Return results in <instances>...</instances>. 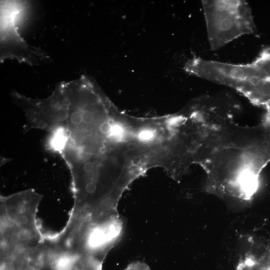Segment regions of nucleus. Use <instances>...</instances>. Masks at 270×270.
I'll return each instance as SVG.
<instances>
[{
	"label": "nucleus",
	"mask_w": 270,
	"mask_h": 270,
	"mask_svg": "<svg viewBox=\"0 0 270 270\" xmlns=\"http://www.w3.org/2000/svg\"><path fill=\"white\" fill-rule=\"evenodd\" d=\"M198 162L206 174L208 192L250 201L270 162V132L262 123L250 127L234 122L212 140Z\"/></svg>",
	"instance_id": "1"
},
{
	"label": "nucleus",
	"mask_w": 270,
	"mask_h": 270,
	"mask_svg": "<svg viewBox=\"0 0 270 270\" xmlns=\"http://www.w3.org/2000/svg\"><path fill=\"white\" fill-rule=\"evenodd\" d=\"M184 70L198 77L230 87L254 105L265 108L270 103V48L263 50L252 62L234 64L189 60Z\"/></svg>",
	"instance_id": "2"
},
{
	"label": "nucleus",
	"mask_w": 270,
	"mask_h": 270,
	"mask_svg": "<svg viewBox=\"0 0 270 270\" xmlns=\"http://www.w3.org/2000/svg\"><path fill=\"white\" fill-rule=\"evenodd\" d=\"M210 49L218 50L234 40L254 34L252 10L243 0H202Z\"/></svg>",
	"instance_id": "3"
},
{
	"label": "nucleus",
	"mask_w": 270,
	"mask_h": 270,
	"mask_svg": "<svg viewBox=\"0 0 270 270\" xmlns=\"http://www.w3.org/2000/svg\"><path fill=\"white\" fill-rule=\"evenodd\" d=\"M30 7L26 0H0V60L14 59L32 66L50 61L48 54L30 46L19 32V24Z\"/></svg>",
	"instance_id": "4"
},
{
	"label": "nucleus",
	"mask_w": 270,
	"mask_h": 270,
	"mask_svg": "<svg viewBox=\"0 0 270 270\" xmlns=\"http://www.w3.org/2000/svg\"><path fill=\"white\" fill-rule=\"evenodd\" d=\"M40 197L34 192L19 193L0 200V217L18 226L34 232H40L36 213Z\"/></svg>",
	"instance_id": "5"
},
{
	"label": "nucleus",
	"mask_w": 270,
	"mask_h": 270,
	"mask_svg": "<svg viewBox=\"0 0 270 270\" xmlns=\"http://www.w3.org/2000/svg\"><path fill=\"white\" fill-rule=\"evenodd\" d=\"M236 270H270V252L244 260L236 266Z\"/></svg>",
	"instance_id": "6"
},
{
	"label": "nucleus",
	"mask_w": 270,
	"mask_h": 270,
	"mask_svg": "<svg viewBox=\"0 0 270 270\" xmlns=\"http://www.w3.org/2000/svg\"><path fill=\"white\" fill-rule=\"evenodd\" d=\"M124 270H151L145 263L140 261H136L130 264Z\"/></svg>",
	"instance_id": "7"
},
{
	"label": "nucleus",
	"mask_w": 270,
	"mask_h": 270,
	"mask_svg": "<svg viewBox=\"0 0 270 270\" xmlns=\"http://www.w3.org/2000/svg\"><path fill=\"white\" fill-rule=\"evenodd\" d=\"M154 136V133L150 130H144L139 134L140 138L144 141H149L153 138Z\"/></svg>",
	"instance_id": "8"
},
{
	"label": "nucleus",
	"mask_w": 270,
	"mask_h": 270,
	"mask_svg": "<svg viewBox=\"0 0 270 270\" xmlns=\"http://www.w3.org/2000/svg\"><path fill=\"white\" fill-rule=\"evenodd\" d=\"M112 128V125L108 122H104L100 125V130L104 134H109Z\"/></svg>",
	"instance_id": "9"
},
{
	"label": "nucleus",
	"mask_w": 270,
	"mask_h": 270,
	"mask_svg": "<svg viewBox=\"0 0 270 270\" xmlns=\"http://www.w3.org/2000/svg\"><path fill=\"white\" fill-rule=\"evenodd\" d=\"M262 123H263L268 128V130H270V124H264V122H262Z\"/></svg>",
	"instance_id": "10"
}]
</instances>
